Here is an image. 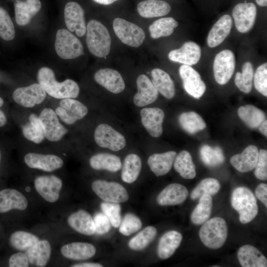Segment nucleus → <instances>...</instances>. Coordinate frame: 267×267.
I'll use <instances>...</instances> for the list:
<instances>
[{
	"label": "nucleus",
	"mask_w": 267,
	"mask_h": 267,
	"mask_svg": "<svg viewBox=\"0 0 267 267\" xmlns=\"http://www.w3.org/2000/svg\"><path fill=\"white\" fill-rule=\"evenodd\" d=\"M94 138L99 146L115 151L123 149L126 144L124 136L111 126L105 124H100L96 128Z\"/></svg>",
	"instance_id": "obj_10"
},
{
	"label": "nucleus",
	"mask_w": 267,
	"mask_h": 267,
	"mask_svg": "<svg viewBox=\"0 0 267 267\" xmlns=\"http://www.w3.org/2000/svg\"><path fill=\"white\" fill-rule=\"evenodd\" d=\"M201 56V48L196 43L185 42L179 48L171 50L168 54L170 60L189 66L197 64Z\"/></svg>",
	"instance_id": "obj_18"
},
{
	"label": "nucleus",
	"mask_w": 267,
	"mask_h": 267,
	"mask_svg": "<svg viewBox=\"0 0 267 267\" xmlns=\"http://www.w3.org/2000/svg\"><path fill=\"white\" fill-rule=\"evenodd\" d=\"M174 168L180 176L185 179H193L196 176V171L190 154L182 150L176 156L174 160Z\"/></svg>",
	"instance_id": "obj_38"
},
{
	"label": "nucleus",
	"mask_w": 267,
	"mask_h": 267,
	"mask_svg": "<svg viewBox=\"0 0 267 267\" xmlns=\"http://www.w3.org/2000/svg\"><path fill=\"white\" fill-rule=\"evenodd\" d=\"M94 79L99 85L115 94L121 92L125 88L122 76L113 69L106 68L98 70L94 75Z\"/></svg>",
	"instance_id": "obj_19"
},
{
	"label": "nucleus",
	"mask_w": 267,
	"mask_h": 267,
	"mask_svg": "<svg viewBox=\"0 0 267 267\" xmlns=\"http://www.w3.org/2000/svg\"><path fill=\"white\" fill-rule=\"evenodd\" d=\"M45 138L50 141L60 140L67 133L59 121L55 111L50 108L43 109L38 116Z\"/></svg>",
	"instance_id": "obj_9"
},
{
	"label": "nucleus",
	"mask_w": 267,
	"mask_h": 267,
	"mask_svg": "<svg viewBox=\"0 0 267 267\" xmlns=\"http://www.w3.org/2000/svg\"><path fill=\"white\" fill-rule=\"evenodd\" d=\"M28 205L26 197L18 190L6 188L0 191V213L14 209L23 211L26 209Z\"/></svg>",
	"instance_id": "obj_22"
},
{
	"label": "nucleus",
	"mask_w": 267,
	"mask_h": 267,
	"mask_svg": "<svg viewBox=\"0 0 267 267\" xmlns=\"http://www.w3.org/2000/svg\"><path fill=\"white\" fill-rule=\"evenodd\" d=\"M40 0H17L14 3V12L16 23L19 26L27 25L41 9Z\"/></svg>",
	"instance_id": "obj_28"
},
{
	"label": "nucleus",
	"mask_w": 267,
	"mask_h": 267,
	"mask_svg": "<svg viewBox=\"0 0 267 267\" xmlns=\"http://www.w3.org/2000/svg\"><path fill=\"white\" fill-rule=\"evenodd\" d=\"M235 67V58L233 52L224 49L218 53L213 62V72L216 82L223 85L232 77Z\"/></svg>",
	"instance_id": "obj_8"
},
{
	"label": "nucleus",
	"mask_w": 267,
	"mask_h": 267,
	"mask_svg": "<svg viewBox=\"0 0 267 267\" xmlns=\"http://www.w3.org/2000/svg\"><path fill=\"white\" fill-rule=\"evenodd\" d=\"M24 136L36 144L43 142L45 138L43 130L38 117L34 113L29 117V121L22 127Z\"/></svg>",
	"instance_id": "obj_39"
},
{
	"label": "nucleus",
	"mask_w": 267,
	"mask_h": 267,
	"mask_svg": "<svg viewBox=\"0 0 267 267\" xmlns=\"http://www.w3.org/2000/svg\"><path fill=\"white\" fill-rule=\"evenodd\" d=\"M64 20L68 30L75 32L79 37H83L86 33L87 26L85 13L81 6L76 2L66 3L64 11Z\"/></svg>",
	"instance_id": "obj_15"
},
{
	"label": "nucleus",
	"mask_w": 267,
	"mask_h": 267,
	"mask_svg": "<svg viewBox=\"0 0 267 267\" xmlns=\"http://www.w3.org/2000/svg\"><path fill=\"white\" fill-rule=\"evenodd\" d=\"M137 92L133 100L138 107H143L154 102L158 96V91L152 81L145 75H139L136 79Z\"/></svg>",
	"instance_id": "obj_21"
},
{
	"label": "nucleus",
	"mask_w": 267,
	"mask_h": 267,
	"mask_svg": "<svg viewBox=\"0 0 267 267\" xmlns=\"http://www.w3.org/2000/svg\"><path fill=\"white\" fill-rule=\"evenodd\" d=\"M238 115L244 123L249 128H258L265 120L264 112L252 105L240 106L237 111Z\"/></svg>",
	"instance_id": "obj_37"
},
{
	"label": "nucleus",
	"mask_w": 267,
	"mask_h": 267,
	"mask_svg": "<svg viewBox=\"0 0 267 267\" xmlns=\"http://www.w3.org/2000/svg\"><path fill=\"white\" fill-rule=\"evenodd\" d=\"M254 174L256 178L260 180L267 179V151L261 149L259 151L258 159L255 167Z\"/></svg>",
	"instance_id": "obj_52"
},
{
	"label": "nucleus",
	"mask_w": 267,
	"mask_h": 267,
	"mask_svg": "<svg viewBox=\"0 0 267 267\" xmlns=\"http://www.w3.org/2000/svg\"><path fill=\"white\" fill-rule=\"evenodd\" d=\"M93 192L103 201L111 203H123L128 200L126 189L116 182L97 179L91 183Z\"/></svg>",
	"instance_id": "obj_7"
},
{
	"label": "nucleus",
	"mask_w": 267,
	"mask_h": 267,
	"mask_svg": "<svg viewBox=\"0 0 267 267\" xmlns=\"http://www.w3.org/2000/svg\"><path fill=\"white\" fill-rule=\"evenodd\" d=\"M256 89L263 95L267 96V63L260 65L257 69L254 77Z\"/></svg>",
	"instance_id": "obj_51"
},
{
	"label": "nucleus",
	"mask_w": 267,
	"mask_h": 267,
	"mask_svg": "<svg viewBox=\"0 0 267 267\" xmlns=\"http://www.w3.org/2000/svg\"><path fill=\"white\" fill-rule=\"evenodd\" d=\"M140 116L143 126L151 136L158 137L162 135L165 117L162 109L157 107L143 108Z\"/></svg>",
	"instance_id": "obj_20"
},
{
	"label": "nucleus",
	"mask_w": 267,
	"mask_h": 267,
	"mask_svg": "<svg viewBox=\"0 0 267 267\" xmlns=\"http://www.w3.org/2000/svg\"><path fill=\"white\" fill-rule=\"evenodd\" d=\"M55 112L62 122L72 125L85 117L88 113V109L78 100L74 98H65L60 101Z\"/></svg>",
	"instance_id": "obj_11"
},
{
	"label": "nucleus",
	"mask_w": 267,
	"mask_h": 267,
	"mask_svg": "<svg viewBox=\"0 0 267 267\" xmlns=\"http://www.w3.org/2000/svg\"><path fill=\"white\" fill-rule=\"evenodd\" d=\"M114 31L124 44L134 47L140 46L145 38L144 31L138 25L121 18L113 22Z\"/></svg>",
	"instance_id": "obj_6"
},
{
	"label": "nucleus",
	"mask_w": 267,
	"mask_h": 267,
	"mask_svg": "<svg viewBox=\"0 0 267 267\" xmlns=\"http://www.w3.org/2000/svg\"><path fill=\"white\" fill-rule=\"evenodd\" d=\"M259 131L266 137L267 136V121L265 120L259 126Z\"/></svg>",
	"instance_id": "obj_58"
},
{
	"label": "nucleus",
	"mask_w": 267,
	"mask_h": 267,
	"mask_svg": "<svg viewBox=\"0 0 267 267\" xmlns=\"http://www.w3.org/2000/svg\"><path fill=\"white\" fill-rule=\"evenodd\" d=\"M73 267H102L101 264L96 263H81L73 265Z\"/></svg>",
	"instance_id": "obj_56"
},
{
	"label": "nucleus",
	"mask_w": 267,
	"mask_h": 267,
	"mask_svg": "<svg viewBox=\"0 0 267 267\" xmlns=\"http://www.w3.org/2000/svg\"><path fill=\"white\" fill-rule=\"evenodd\" d=\"M202 161L209 167H216L222 164L225 160L222 149L219 146L212 147L203 145L200 150Z\"/></svg>",
	"instance_id": "obj_45"
},
{
	"label": "nucleus",
	"mask_w": 267,
	"mask_h": 267,
	"mask_svg": "<svg viewBox=\"0 0 267 267\" xmlns=\"http://www.w3.org/2000/svg\"><path fill=\"white\" fill-rule=\"evenodd\" d=\"M38 236L22 230H18L12 233L9 237V243L15 249L19 251H24L33 246L39 240Z\"/></svg>",
	"instance_id": "obj_43"
},
{
	"label": "nucleus",
	"mask_w": 267,
	"mask_h": 267,
	"mask_svg": "<svg viewBox=\"0 0 267 267\" xmlns=\"http://www.w3.org/2000/svg\"><path fill=\"white\" fill-rule=\"evenodd\" d=\"M255 194L257 198L267 207V185L262 183L256 188Z\"/></svg>",
	"instance_id": "obj_55"
},
{
	"label": "nucleus",
	"mask_w": 267,
	"mask_h": 267,
	"mask_svg": "<svg viewBox=\"0 0 267 267\" xmlns=\"http://www.w3.org/2000/svg\"><path fill=\"white\" fill-rule=\"evenodd\" d=\"M24 162L28 167L44 172H51L61 168L63 160L53 154H43L30 152L24 156Z\"/></svg>",
	"instance_id": "obj_17"
},
{
	"label": "nucleus",
	"mask_w": 267,
	"mask_h": 267,
	"mask_svg": "<svg viewBox=\"0 0 267 267\" xmlns=\"http://www.w3.org/2000/svg\"><path fill=\"white\" fill-rule=\"evenodd\" d=\"M227 233L225 221L221 217H215L203 223L199 235L204 245L210 249H217L224 245Z\"/></svg>",
	"instance_id": "obj_4"
},
{
	"label": "nucleus",
	"mask_w": 267,
	"mask_h": 267,
	"mask_svg": "<svg viewBox=\"0 0 267 267\" xmlns=\"http://www.w3.org/2000/svg\"><path fill=\"white\" fill-rule=\"evenodd\" d=\"M95 2L103 5H109L114 2L116 1L117 0H93Z\"/></svg>",
	"instance_id": "obj_59"
},
{
	"label": "nucleus",
	"mask_w": 267,
	"mask_h": 267,
	"mask_svg": "<svg viewBox=\"0 0 267 267\" xmlns=\"http://www.w3.org/2000/svg\"><path fill=\"white\" fill-rule=\"evenodd\" d=\"M232 17L238 31L245 33L253 27L257 16V7L252 2H241L232 10Z\"/></svg>",
	"instance_id": "obj_14"
},
{
	"label": "nucleus",
	"mask_w": 267,
	"mask_h": 267,
	"mask_svg": "<svg viewBox=\"0 0 267 267\" xmlns=\"http://www.w3.org/2000/svg\"><path fill=\"white\" fill-rule=\"evenodd\" d=\"M34 185L37 192L44 200L54 203L59 198L62 181L55 175L41 176L35 179Z\"/></svg>",
	"instance_id": "obj_13"
},
{
	"label": "nucleus",
	"mask_w": 267,
	"mask_h": 267,
	"mask_svg": "<svg viewBox=\"0 0 267 267\" xmlns=\"http://www.w3.org/2000/svg\"><path fill=\"white\" fill-rule=\"evenodd\" d=\"M137 10L144 18L161 17L168 14L171 10L170 5L161 0H145L138 3Z\"/></svg>",
	"instance_id": "obj_33"
},
{
	"label": "nucleus",
	"mask_w": 267,
	"mask_h": 267,
	"mask_svg": "<svg viewBox=\"0 0 267 267\" xmlns=\"http://www.w3.org/2000/svg\"><path fill=\"white\" fill-rule=\"evenodd\" d=\"M212 206V198L210 195H203L201 196L198 204L191 214L190 219L192 223L200 225L208 220Z\"/></svg>",
	"instance_id": "obj_41"
},
{
	"label": "nucleus",
	"mask_w": 267,
	"mask_h": 267,
	"mask_svg": "<svg viewBox=\"0 0 267 267\" xmlns=\"http://www.w3.org/2000/svg\"><path fill=\"white\" fill-rule=\"evenodd\" d=\"M178 25V22L173 17L157 19L149 27L150 36L153 39L169 36L173 33Z\"/></svg>",
	"instance_id": "obj_40"
},
{
	"label": "nucleus",
	"mask_w": 267,
	"mask_h": 267,
	"mask_svg": "<svg viewBox=\"0 0 267 267\" xmlns=\"http://www.w3.org/2000/svg\"><path fill=\"white\" fill-rule=\"evenodd\" d=\"M119 232L125 236H130L139 230L142 226L140 219L133 213H127L121 222Z\"/></svg>",
	"instance_id": "obj_49"
},
{
	"label": "nucleus",
	"mask_w": 267,
	"mask_h": 267,
	"mask_svg": "<svg viewBox=\"0 0 267 267\" xmlns=\"http://www.w3.org/2000/svg\"><path fill=\"white\" fill-rule=\"evenodd\" d=\"M257 3L261 6H267V0H255Z\"/></svg>",
	"instance_id": "obj_60"
},
{
	"label": "nucleus",
	"mask_w": 267,
	"mask_h": 267,
	"mask_svg": "<svg viewBox=\"0 0 267 267\" xmlns=\"http://www.w3.org/2000/svg\"><path fill=\"white\" fill-rule=\"evenodd\" d=\"M8 265L10 267H28L30 263L26 253L20 252L10 257Z\"/></svg>",
	"instance_id": "obj_54"
},
{
	"label": "nucleus",
	"mask_w": 267,
	"mask_h": 267,
	"mask_svg": "<svg viewBox=\"0 0 267 267\" xmlns=\"http://www.w3.org/2000/svg\"><path fill=\"white\" fill-rule=\"evenodd\" d=\"M151 74L152 83L158 91L168 99L173 98L176 92L175 86L170 75L159 68L153 69Z\"/></svg>",
	"instance_id": "obj_34"
},
{
	"label": "nucleus",
	"mask_w": 267,
	"mask_h": 267,
	"mask_svg": "<svg viewBox=\"0 0 267 267\" xmlns=\"http://www.w3.org/2000/svg\"><path fill=\"white\" fill-rule=\"evenodd\" d=\"M37 80L46 93L53 98H75L79 94L80 88L75 81L66 79L58 82L56 80L54 72L48 67H43L39 70Z\"/></svg>",
	"instance_id": "obj_1"
},
{
	"label": "nucleus",
	"mask_w": 267,
	"mask_h": 267,
	"mask_svg": "<svg viewBox=\"0 0 267 267\" xmlns=\"http://www.w3.org/2000/svg\"><path fill=\"white\" fill-rule=\"evenodd\" d=\"M67 222L72 229L82 234L90 236L95 233L93 219L84 210H79L70 215L67 219Z\"/></svg>",
	"instance_id": "obj_27"
},
{
	"label": "nucleus",
	"mask_w": 267,
	"mask_h": 267,
	"mask_svg": "<svg viewBox=\"0 0 267 267\" xmlns=\"http://www.w3.org/2000/svg\"><path fill=\"white\" fill-rule=\"evenodd\" d=\"M179 73L185 90L195 98L201 97L206 87L199 73L191 66L183 64L179 68Z\"/></svg>",
	"instance_id": "obj_16"
},
{
	"label": "nucleus",
	"mask_w": 267,
	"mask_h": 267,
	"mask_svg": "<svg viewBox=\"0 0 267 267\" xmlns=\"http://www.w3.org/2000/svg\"><path fill=\"white\" fill-rule=\"evenodd\" d=\"M91 167L96 170L119 171L122 167L120 158L116 155L101 153L93 155L89 159Z\"/></svg>",
	"instance_id": "obj_35"
},
{
	"label": "nucleus",
	"mask_w": 267,
	"mask_h": 267,
	"mask_svg": "<svg viewBox=\"0 0 267 267\" xmlns=\"http://www.w3.org/2000/svg\"><path fill=\"white\" fill-rule=\"evenodd\" d=\"M51 253V245L46 240H39L26 251L30 264L40 267H45L47 265Z\"/></svg>",
	"instance_id": "obj_31"
},
{
	"label": "nucleus",
	"mask_w": 267,
	"mask_h": 267,
	"mask_svg": "<svg viewBox=\"0 0 267 267\" xmlns=\"http://www.w3.org/2000/svg\"><path fill=\"white\" fill-rule=\"evenodd\" d=\"M54 47L58 56L63 59H74L84 54L80 40L65 29L57 31Z\"/></svg>",
	"instance_id": "obj_5"
},
{
	"label": "nucleus",
	"mask_w": 267,
	"mask_h": 267,
	"mask_svg": "<svg viewBox=\"0 0 267 267\" xmlns=\"http://www.w3.org/2000/svg\"><path fill=\"white\" fill-rule=\"evenodd\" d=\"M232 207L239 214V221L243 224L251 222L258 213L257 199L250 189L245 187L235 188L231 195Z\"/></svg>",
	"instance_id": "obj_3"
},
{
	"label": "nucleus",
	"mask_w": 267,
	"mask_h": 267,
	"mask_svg": "<svg viewBox=\"0 0 267 267\" xmlns=\"http://www.w3.org/2000/svg\"><path fill=\"white\" fill-rule=\"evenodd\" d=\"M86 43L89 51L99 58L110 52L111 39L106 27L99 21L92 19L87 26Z\"/></svg>",
	"instance_id": "obj_2"
},
{
	"label": "nucleus",
	"mask_w": 267,
	"mask_h": 267,
	"mask_svg": "<svg viewBox=\"0 0 267 267\" xmlns=\"http://www.w3.org/2000/svg\"><path fill=\"white\" fill-rule=\"evenodd\" d=\"M65 258L75 261H84L93 257L96 253V248L87 242H74L63 245L60 249Z\"/></svg>",
	"instance_id": "obj_25"
},
{
	"label": "nucleus",
	"mask_w": 267,
	"mask_h": 267,
	"mask_svg": "<svg viewBox=\"0 0 267 267\" xmlns=\"http://www.w3.org/2000/svg\"><path fill=\"white\" fill-rule=\"evenodd\" d=\"M233 21L228 14L221 17L209 32L207 43L209 47H215L222 43L229 34Z\"/></svg>",
	"instance_id": "obj_24"
},
{
	"label": "nucleus",
	"mask_w": 267,
	"mask_h": 267,
	"mask_svg": "<svg viewBox=\"0 0 267 267\" xmlns=\"http://www.w3.org/2000/svg\"><path fill=\"white\" fill-rule=\"evenodd\" d=\"M141 166V159L137 155L132 153L127 155L122 167V179L128 183L134 182L139 175Z\"/></svg>",
	"instance_id": "obj_36"
},
{
	"label": "nucleus",
	"mask_w": 267,
	"mask_h": 267,
	"mask_svg": "<svg viewBox=\"0 0 267 267\" xmlns=\"http://www.w3.org/2000/svg\"><path fill=\"white\" fill-rule=\"evenodd\" d=\"M15 35V28L8 12L0 6V37L5 41L12 40Z\"/></svg>",
	"instance_id": "obj_48"
},
{
	"label": "nucleus",
	"mask_w": 267,
	"mask_h": 267,
	"mask_svg": "<svg viewBox=\"0 0 267 267\" xmlns=\"http://www.w3.org/2000/svg\"><path fill=\"white\" fill-rule=\"evenodd\" d=\"M46 95L45 91L39 83L18 88L12 94L14 101L26 108H32L41 104L45 99Z\"/></svg>",
	"instance_id": "obj_12"
},
{
	"label": "nucleus",
	"mask_w": 267,
	"mask_h": 267,
	"mask_svg": "<svg viewBox=\"0 0 267 267\" xmlns=\"http://www.w3.org/2000/svg\"><path fill=\"white\" fill-rule=\"evenodd\" d=\"M0 159H1V153H0Z\"/></svg>",
	"instance_id": "obj_61"
},
{
	"label": "nucleus",
	"mask_w": 267,
	"mask_h": 267,
	"mask_svg": "<svg viewBox=\"0 0 267 267\" xmlns=\"http://www.w3.org/2000/svg\"><path fill=\"white\" fill-rule=\"evenodd\" d=\"M156 235L155 227L153 226H147L129 241L128 246L133 250H142L154 239Z\"/></svg>",
	"instance_id": "obj_46"
},
{
	"label": "nucleus",
	"mask_w": 267,
	"mask_h": 267,
	"mask_svg": "<svg viewBox=\"0 0 267 267\" xmlns=\"http://www.w3.org/2000/svg\"><path fill=\"white\" fill-rule=\"evenodd\" d=\"M176 156L177 153L174 151L153 154L149 156L147 163L152 172L157 177L162 176L171 170Z\"/></svg>",
	"instance_id": "obj_30"
},
{
	"label": "nucleus",
	"mask_w": 267,
	"mask_h": 267,
	"mask_svg": "<svg viewBox=\"0 0 267 267\" xmlns=\"http://www.w3.org/2000/svg\"><path fill=\"white\" fill-rule=\"evenodd\" d=\"M4 103L3 99L0 97V108L1 107ZM7 122L6 117L2 110H0V127L4 126Z\"/></svg>",
	"instance_id": "obj_57"
},
{
	"label": "nucleus",
	"mask_w": 267,
	"mask_h": 267,
	"mask_svg": "<svg viewBox=\"0 0 267 267\" xmlns=\"http://www.w3.org/2000/svg\"><path fill=\"white\" fill-rule=\"evenodd\" d=\"M95 232L98 234H104L109 231L111 224L108 217L103 213H98L93 218Z\"/></svg>",
	"instance_id": "obj_53"
},
{
	"label": "nucleus",
	"mask_w": 267,
	"mask_h": 267,
	"mask_svg": "<svg viewBox=\"0 0 267 267\" xmlns=\"http://www.w3.org/2000/svg\"><path fill=\"white\" fill-rule=\"evenodd\" d=\"M254 77V69L252 64L247 61L242 68V72H237L234 79L236 86L241 91L249 93L252 89Z\"/></svg>",
	"instance_id": "obj_44"
},
{
	"label": "nucleus",
	"mask_w": 267,
	"mask_h": 267,
	"mask_svg": "<svg viewBox=\"0 0 267 267\" xmlns=\"http://www.w3.org/2000/svg\"><path fill=\"white\" fill-rule=\"evenodd\" d=\"M259 156L258 148L253 145L247 146L240 154L233 156L230 160L231 165L237 171L246 173L253 170Z\"/></svg>",
	"instance_id": "obj_26"
},
{
	"label": "nucleus",
	"mask_w": 267,
	"mask_h": 267,
	"mask_svg": "<svg viewBox=\"0 0 267 267\" xmlns=\"http://www.w3.org/2000/svg\"><path fill=\"white\" fill-rule=\"evenodd\" d=\"M188 195L187 189L179 183H172L165 187L157 197L158 204L161 206L181 204Z\"/></svg>",
	"instance_id": "obj_23"
},
{
	"label": "nucleus",
	"mask_w": 267,
	"mask_h": 267,
	"mask_svg": "<svg viewBox=\"0 0 267 267\" xmlns=\"http://www.w3.org/2000/svg\"><path fill=\"white\" fill-rule=\"evenodd\" d=\"M237 258L243 267H266L267 260L256 247L250 245L241 246L237 251Z\"/></svg>",
	"instance_id": "obj_29"
},
{
	"label": "nucleus",
	"mask_w": 267,
	"mask_h": 267,
	"mask_svg": "<svg viewBox=\"0 0 267 267\" xmlns=\"http://www.w3.org/2000/svg\"><path fill=\"white\" fill-rule=\"evenodd\" d=\"M182 239V235L176 230H171L163 234L157 247L159 258L165 260L171 257L179 247Z\"/></svg>",
	"instance_id": "obj_32"
},
{
	"label": "nucleus",
	"mask_w": 267,
	"mask_h": 267,
	"mask_svg": "<svg viewBox=\"0 0 267 267\" xmlns=\"http://www.w3.org/2000/svg\"><path fill=\"white\" fill-rule=\"evenodd\" d=\"M100 208L108 217L111 225L115 228L119 227L121 222V206L119 203L102 202Z\"/></svg>",
	"instance_id": "obj_50"
},
{
	"label": "nucleus",
	"mask_w": 267,
	"mask_h": 267,
	"mask_svg": "<svg viewBox=\"0 0 267 267\" xmlns=\"http://www.w3.org/2000/svg\"><path fill=\"white\" fill-rule=\"evenodd\" d=\"M221 184L218 180L211 178H206L194 188L191 193L190 198L196 200L203 195H213L219 192Z\"/></svg>",
	"instance_id": "obj_47"
},
{
	"label": "nucleus",
	"mask_w": 267,
	"mask_h": 267,
	"mask_svg": "<svg viewBox=\"0 0 267 267\" xmlns=\"http://www.w3.org/2000/svg\"><path fill=\"white\" fill-rule=\"evenodd\" d=\"M178 122L180 127L190 134H195L206 127L203 118L193 111L181 113L178 117Z\"/></svg>",
	"instance_id": "obj_42"
}]
</instances>
